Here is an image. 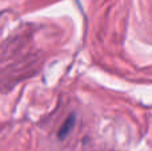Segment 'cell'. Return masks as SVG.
Wrapping results in <instances>:
<instances>
[{
    "label": "cell",
    "instance_id": "obj_1",
    "mask_svg": "<svg viewBox=\"0 0 152 151\" xmlns=\"http://www.w3.org/2000/svg\"><path fill=\"white\" fill-rule=\"evenodd\" d=\"M74 126H75V114H71L66 120H64L63 125H61L60 130H59V133H58V138L60 139V141L64 138H67V135L71 133Z\"/></svg>",
    "mask_w": 152,
    "mask_h": 151
}]
</instances>
